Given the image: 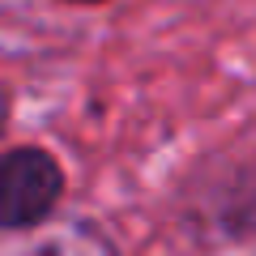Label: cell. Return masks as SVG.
Returning <instances> with one entry per match:
<instances>
[{
	"mask_svg": "<svg viewBox=\"0 0 256 256\" xmlns=\"http://www.w3.org/2000/svg\"><path fill=\"white\" fill-rule=\"evenodd\" d=\"M77 4H94V0H77Z\"/></svg>",
	"mask_w": 256,
	"mask_h": 256,
	"instance_id": "cell-2",
	"label": "cell"
},
{
	"mask_svg": "<svg viewBox=\"0 0 256 256\" xmlns=\"http://www.w3.org/2000/svg\"><path fill=\"white\" fill-rule=\"evenodd\" d=\"M64 175L52 154L26 146L0 158V226H38L56 210Z\"/></svg>",
	"mask_w": 256,
	"mask_h": 256,
	"instance_id": "cell-1",
	"label": "cell"
},
{
	"mask_svg": "<svg viewBox=\"0 0 256 256\" xmlns=\"http://www.w3.org/2000/svg\"><path fill=\"white\" fill-rule=\"evenodd\" d=\"M0 111H4V102H0Z\"/></svg>",
	"mask_w": 256,
	"mask_h": 256,
	"instance_id": "cell-3",
	"label": "cell"
}]
</instances>
